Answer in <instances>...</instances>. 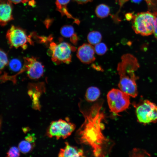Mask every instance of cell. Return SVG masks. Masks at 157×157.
<instances>
[{
	"label": "cell",
	"mask_w": 157,
	"mask_h": 157,
	"mask_svg": "<svg viewBox=\"0 0 157 157\" xmlns=\"http://www.w3.org/2000/svg\"><path fill=\"white\" fill-rule=\"evenodd\" d=\"M7 54L3 50L0 49V73L5 68L8 63Z\"/></svg>",
	"instance_id": "cell-20"
},
{
	"label": "cell",
	"mask_w": 157,
	"mask_h": 157,
	"mask_svg": "<svg viewBox=\"0 0 157 157\" xmlns=\"http://www.w3.org/2000/svg\"><path fill=\"white\" fill-rule=\"evenodd\" d=\"M154 15L149 11L138 13L133 16L132 28L137 34L148 36L153 33Z\"/></svg>",
	"instance_id": "cell-4"
},
{
	"label": "cell",
	"mask_w": 157,
	"mask_h": 157,
	"mask_svg": "<svg viewBox=\"0 0 157 157\" xmlns=\"http://www.w3.org/2000/svg\"><path fill=\"white\" fill-rule=\"evenodd\" d=\"M109 7L104 4H101L97 6L95 10V13L99 18H103L107 17L110 13Z\"/></svg>",
	"instance_id": "cell-17"
},
{
	"label": "cell",
	"mask_w": 157,
	"mask_h": 157,
	"mask_svg": "<svg viewBox=\"0 0 157 157\" xmlns=\"http://www.w3.org/2000/svg\"><path fill=\"white\" fill-rule=\"evenodd\" d=\"M100 94V91L98 88L91 86L88 88L86 91L85 99L88 102H94L99 98Z\"/></svg>",
	"instance_id": "cell-16"
},
{
	"label": "cell",
	"mask_w": 157,
	"mask_h": 157,
	"mask_svg": "<svg viewBox=\"0 0 157 157\" xmlns=\"http://www.w3.org/2000/svg\"><path fill=\"white\" fill-rule=\"evenodd\" d=\"M142 0H131L132 2L135 3H138L140 2Z\"/></svg>",
	"instance_id": "cell-30"
},
{
	"label": "cell",
	"mask_w": 157,
	"mask_h": 157,
	"mask_svg": "<svg viewBox=\"0 0 157 157\" xmlns=\"http://www.w3.org/2000/svg\"><path fill=\"white\" fill-rule=\"evenodd\" d=\"M95 52L99 55H102L105 54L108 50L106 44L103 42H99L96 44L94 46Z\"/></svg>",
	"instance_id": "cell-21"
},
{
	"label": "cell",
	"mask_w": 157,
	"mask_h": 157,
	"mask_svg": "<svg viewBox=\"0 0 157 157\" xmlns=\"http://www.w3.org/2000/svg\"><path fill=\"white\" fill-rule=\"evenodd\" d=\"M139 67L136 58L129 53L123 55L117 65V69L120 78L118 87L122 91L134 98L138 94L136 83L138 77L135 72Z\"/></svg>",
	"instance_id": "cell-2"
},
{
	"label": "cell",
	"mask_w": 157,
	"mask_h": 157,
	"mask_svg": "<svg viewBox=\"0 0 157 157\" xmlns=\"http://www.w3.org/2000/svg\"><path fill=\"white\" fill-rule=\"evenodd\" d=\"M103 101H97L87 110L81 109L84 121L76 131V140L81 144L88 145L95 157H104L110 152L113 142L106 138L102 131L105 115L102 111Z\"/></svg>",
	"instance_id": "cell-1"
},
{
	"label": "cell",
	"mask_w": 157,
	"mask_h": 157,
	"mask_svg": "<svg viewBox=\"0 0 157 157\" xmlns=\"http://www.w3.org/2000/svg\"><path fill=\"white\" fill-rule=\"evenodd\" d=\"M65 144L64 148L60 149L58 154V156L73 157L84 156V152L82 149L71 145L67 142H66Z\"/></svg>",
	"instance_id": "cell-12"
},
{
	"label": "cell",
	"mask_w": 157,
	"mask_h": 157,
	"mask_svg": "<svg viewBox=\"0 0 157 157\" xmlns=\"http://www.w3.org/2000/svg\"><path fill=\"white\" fill-rule=\"evenodd\" d=\"M135 106L139 122L147 124L157 121V106L155 104L145 100Z\"/></svg>",
	"instance_id": "cell-7"
},
{
	"label": "cell",
	"mask_w": 157,
	"mask_h": 157,
	"mask_svg": "<svg viewBox=\"0 0 157 157\" xmlns=\"http://www.w3.org/2000/svg\"><path fill=\"white\" fill-rule=\"evenodd\" d=\"M76 1L78 3L80 4H83L89 2H91L92 0H74Z\"/></svg>",
	"instance_id": "cell-28"
},
{
	"label": "cell",
	"mask_w": 157,
	"mask_h": 157,
	"mask_svg": "<svg viewBox=\"0 0 157 157\" xmlns=\"http://www.w3.org/2000/svg\"><path fill=\"white\" fill-rule=\"evenodd\" d=\"M154 15L153 23V33L155 38L157 39V11L153 13Z\"/></svg>",
	"instance_id": "cell-24"
},
{
	"label": "cell",
	"mask_w": 157,
	"mask_h": 157,
	"mask_svg": "<svg viewBox=\"0 0 157 157\" xmlns=\"http://www.w3.org/2000/svg\"><path fill=\"white\" fill-rule=\"evenodd\" d=\"M92 67L94 68V69H96L97 70H99V71H101V68L99 66H96L95 65H92Z\"/></svg>",
	"instance_id": "cell-29"
},
{
	"label": "cell",
	"mask_w": 157,
	"mask_h": 157,
	"mask_svg": "<svg viewBox=\"0 0 157 157\" xmlns=\"http://www.w3.org/2000/svg\"><path fill=\"white\" fill-rule=\"evenodd\" d=\"M1 117H0V129L1 128Z\"/></svg>",
	"instance_id": "cell-31"
},
{
	"label": "cell",
	"mask_w": 157,
	"mask_h": 157,
	"mask_svg": "<svg viewBox=\"0 0 157 157\" xmlns=\"http://www.w3.org/2000/svg\"><path fill=\"white\" fill-rule=\"evenodd\" d=\"M60 33L63 36L69 38L72 43L76 41L78 39V37L74 32V27L70 25H65L63 26L60 28Z\"/></svg>",
	"instance_id": "cell-15"
},
{
	"label": "cell",
	"mask_w": 157,
	"mask_h": 157,
	"mask_svg": "<svg viewBox=\"0 0 157 157\" xmlns=\"http://www.w3.org/2000/svg\"><path fill=\"white\" fill-rule=\"evenodd\" d=\"M8 42L11 47H21L26 49L28 43L33 44L31 36L28 35L26 32L20 28L12 25L6 34Z\"/></svg>",
	"instance_id": "cell-6"
},
{
	"label": "cell",
	"mask_w": 157,
	"mask_h": 157,
	"mask_svg": "<svg viewBox=\"0 0 157 157\" xmlns=\"http://www.w3.org/2000/svg\"><path fill=\"white\" fill-rule=\"evenodd\" d=\"M36 139V138L33 133L28 134L25 138L26 140L32 144H34Z\"/></svg>",
	"instance_id": "cell-25"
},
{
	"label": "cell",
	"mask_w": 157,
	"mask_h": 157,
	"mask_svg": "<svg viewBox=\"0 0 157 157\" xmlns=\"http://www.w3.org/2000/svg\"><path fill=\"white\" fill-rule=\"evenodd\" d=\"M70 1V0H56L55 4L57 10L62 16H66L68 18L72 19L75 23L79 24V20L73 17L67 10V5Z\"/></svg>",
	"instance_id": "cell-13"
},
{
	"label": "cell",
	"mask_w": 157,
	"mask_h": 157,
	"mask_svg": "<svg viewBox=\"0 0 157 157\" xmlns=\"http://www.w3.org/2000/svg\"><path fill=\"white\" fill-rule=\"evenodd\" d=\"M49 48L52 61L57 64H69L71 61L72 52L76 50L74 47L62 41L58 44L51 42Z\"/></svg>",
	"instance_id": "cell-3"
},
{
	"label": "cell",
	"mask_w": 157,
	"mask_h": 157,
	"mask_svg": "<svg viewBox=\"0 0 157 157\" xmlns=\"http://www.w3.org/2000/svg\"><path fill=\"white\" fill-rule=\"evenodd\" d=\"M102 38L101 33L96 31L90 32L87 36V40L88 42L92 45H95L100 42Z\"/></svg>",
	"instance_id": "cell-18"
},
{
	"label": "cell",
	"mask_w": 157,
	"mask_h": 157,
	"mask_svg": "<svg viewBox=\"0 0 157 157\" xmlns=\"http://www.w3.org/2000/svg\"><path fill=\"white\" fill-rule=\"evenodd\" d=\"M34 144L27 141L22 140L19 143L18 148L22 153L26 154L30 152L33 149Z\"/></svg>",
	"instance_id": "cell-19"
},
{
	"label": "cell",
	"mask_w": 157,
	"mask_h": 157,
	"mask_svg": "<svg viewBox=\"0 0 157 157\" xmlns=\"http://www.w3.org/2000/svg\"><path fill=\"white\" fill-rule=\"evenodd\" d=\"M107 98L110 111L116 114L126 110L130 104V96L120 90L112 89L108 92Z\"/></svg>",
	"instance_id": "cell-5"
},
{
	"label": "cell",
	"mask_w": 157,
	"mask_h": 157,
	"mask_svg": "<svg viewBox=\"0 0 157 157\" xmlns=\"http://www.w3.org/2000/svg\"><path fill=\"white\" fill-rule=\"evenodd\" d=\"M24 67L30 78L37 79L43 75L44 67L41 62L33 57L24 58Z\"/></svg>",
	"instance_id": "cell-9"
},
{
	"label": "cell",
	"mask_w": 157,
	"mask_h": 157,
	"mask_svg": "<svg viewBox=\"0 0 157 157\" xmlns=\"http://www.w3.org/2000/svg\"><path fill=\"white\" fill-rule=\"evenodd\" d=\"M95 52L94 48L92 45L85 43L78 47L76 55L82 63L89 64L95 60Z\"/></svg>",
	"instance_id": "cell-10"
},
{
	"label": "cell",
	"mask_w": 157,
	"mask_h": 157,
	"mask_svg": "<svg viewBox=\"0 0 157 157\" xmlns=\"http://www.w3.org/2000/svg\"><path fill=\"white\" fill-rule=\"evenodd\" d=\"M132 156H150L145 151L139 149H134L132 151L130 154Z\"/></svg>",
	"instance_id": "cell-22"
},
{
	"label": "cell",
	"mask_w": 157,
	"mask_h": 157,
	"mask_svg": "<svg viewBox=\"0 0 157 157\" xmlns=\"http://www.w3.org/2000/svg\"><path fill=\"white\" fill-rule=\"evenodd\" d=\"M125 16L127 20L130 21L132 19L133 15L131 13H128L126 14Z\"/></svg>",
	"instance_id": "cell-27"
},
{
	"label": "cell",
	"mask_w": 157,
	"mask_h": 157,
	"mask_svg": "<svg viewBox=\"0 0 157 157\" xmlns=\"http://www.w3.org/2000/svg\"><path fill=\"white\" fill-rule=\"evenodd\" d=\"M12 3L16 4L19 3H25L27 2H29V0H9Z\"/></svg>",
	"instance_id": "cell-26"
},
{
	"label": "cell",
	"mask_w": 157,
	"mask_h": 157,
	"mask_svg": "<svg viewBox=\"0 0 157 157\" xmlns=\"http://www.w3.org/2000/svg\"><path fill=\"white\" fill-rule=\"evenodd\" d=\"M7 67L6 71H5L3 74H8L10 73H17V74L22 73L25 71L23 66L22 67V63L21 61L18 59L13 58L8 61L6 66Z\"/></svg>",
	"instance_id": "cell-14"
},
{
	"label": "cell",
	"mask_w": 157,
	"mask_h": 157,
	"mask_svg": "<svg viewBox=\"0 0 157 157\" xmlns=\"http://www.w3.org/2000/svg\"><path fill=\"white\" fill-rule=\"evenodd\" d=\"M20 150L18 148L13 146L11 147L7 153V156L19 157L20 156Z\"/></svg>",
	"instance_id": "cell-23"
},
{
	"label": "cell",
	"mask_w": 157,
	"mask_h": 157,
	"mask_svg": "<svg viewBox=\"0 0 157 157\" xmlns=\"http://www.w3.org/2000/svg\"><path fill=\"white\" fill-rule=\"evenodd\" d=\"M12 3L9 0H0V24L4 26L13 19Z\"/></svg>",
	"instance_id": "cell-11"
},
{
	"label": "cell",
	"mask_w": 157,
	"mask_h": 157,
	"mask_svg": "<svg viewBox=\"0 0 157 157\" xmlns=\"http://www.w3.org/2000/svg\"><path fill=\"white\" fill-rule=\"evenodd\" d=\"M76 128L75 124L66 120L60 119L52 122L47 129L46 134L49 138L54 137L58 140L65 139L69 136Z\"/></svg>",
	"instance_id": "cell-8"
}]
</instances>
